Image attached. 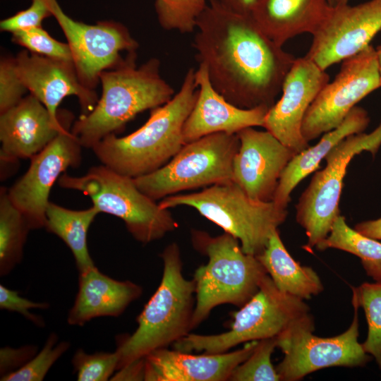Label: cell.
<instances>
[{
	"label": "cell",
	"instance_id": "b9f144b4",
	"mask_svg": "<svg viewBox=\"0 0 381 381\" xmlns=\"http://www.w3.org/2000/svg\"><path fill=\"white\" fill-rule=\"evenodd\" d=\"M376 49L377 62L379 66L380 75V85H381V44L379 45Z\"/></svg>",
	"mask_w": 381,
	"mask_h": 381
},
{
	"label": "cell",
	"instance_id": "ffe728a7",
	"mask_svg": "<svg viewBox=\"0 0 381 381\" xmlns=\"http://www.w3.org/2000/svg\"><path fill=\"white\" fill-rule=\"evenodd\" d=\"M258 341L224 353L194 355L177 349H157L145 358L144 380L225 381L253 352Z\"/></svg>",
	"mask_w": 381,
	"mask_h": 381
},
{
	"label": "cell",
	"instance_id": "7402d4cb",
	"mask_svg": "<svg viewBox=\"0 0 381 381\" xmlns=\"http://www.w3.org/2000/svg\"><path fill=\"white\" fill-rule=\"evenodd\" d=\"M143 293L142 287L131 281H119L102 273L95 266L79 273L78 291L67 322L83 326L93 318L118 317Z\"/></svg>",
	"mask_w": 381,
	"mask_h": 381
},
{
	"label": "cell",
	"instance_id": "4dcf8cb0",
	"mask_svg": "<svg viewBox=\"0 0 381 381\" xmlns=\"http://www.w3.org/2000/svg\"><path fill=\"white\" fill-rule=\"evenodd\" d=\"M277 337L258 340L251 354L232 372V381H279L271 356L277 347Z\"/></svg>",
	"mask_w": 381,
	"mask_h": 381
},
{
	"label": "cell",
	"instance_id": "d590c367",
	"mask_svg": "<svg viewBox=\"0 0 381 381\" xmlns=\"http://www.w3.org/2000/svg\"><path fill=\"white\" fill-rule=\"evenodd\" d=\"M50 16L52 15L45 0H32V4L28 8L1 20L0 30L1 32L13 33L18 30L41 27L42 21Z\"/></svg>",
	"mask_w": 381,
	"mask_h": 381
},
{
	"label": "cell",
	"instance_id": "e0dca14e",
	"mask_svg": "<svg viewBox=\"0 0 381 381\" xmlns=\"http://www.w3.org/2000/svg\"><path fill=\"white\" fill-rule=\"evenodd\" d=\"M236 134L233 181L253 200L273 201L280 176L297 153L267 131L248 127Z\"/></svg>",
	"mask_w": 381,
	"mask_h": 381
},
{
	"label": "cell",
	"instance_id": "f35d334b",
	"mask_svg": "<svg viewBox=\"0 0 381 381\" xmlns=\"http://www.w3.org/2000/svg\"><path fill=\"white\" fill-rule=\"evenodd\" d=\"M145 358L133 362L119 369L111 380H144Z\"/></svg>",
	"mask_w": 381,
	"mask_h": 381
},
{
	"label": "cell",
	"instance_id": "2e32d148",
	"mask_svg": "<svg viewBox=\"0 0 381 381\" xmlns=\"http://www.w3.org/2000/svg\"><path fill=\"white\" fill-rule=\"evenodd\" d=\"M329 81L325 70L312 60L296 58L284 79L282 97L269 109L262 127L297 154L308 148V142L302 134L303 119Z\"/></svg>",
	"mask_w": 381,
	"mask_h": 381
},
{
	"label": "cell",
	"instance_id": "5bb4252c",
	"mask_svg": "<svg viewBox=\"0 0 381 381\" xmlns=\"http://www.w3.org/2000/svg\"><path fill=\"white\" fill-rule=\"evenodd\" d=\"M82 147L71 128H66L30 159L26 172L7 188L8 198L31 230L45 227L51 189L68 168L80 164Z\"/></svg>",
	"mask_w": 381,
	"mask_h": 381
},
{
	"label": "cell",
	"instance_id": "30bf717a",
	"mask_svg": "<svg viewBox=\"0 0 381 381\" xmlns=\"http://www.w3.org/2000/svg\"><path fill=\"white\" fill-rule=\"evenodd\" d=\"M381 145V122L370 133L350 135L327 155L324 169L313 175L296 205L297 222L305 229L311 250L329 234L340 215L339 200L348 165L355 155L368 151L373 156Z\"/></svg>",
	"mask_w": 381,
	"mask_h": 381
},
{
	"label": "cell",
	"instance_id": "f546056e",
	"mask_svg": "<svg viewBox=\"0 0 381 381\" xmlns=\"http://www.w3.org/2000/svg\"><path fill=\"white\" fill-rule=\"evenodd\" d=\"M210 0H156L155 9L158 22L167 30L190 33Z\"/></svg>",
	"mask_w": 381,
	"mask_h": 381
},
{
	"label": "cell",
	"instance_id": "44dd1931",
	"mask_svg": "<svg viewBox=\"0 0 381 381\" xmlns=\"http://www.w3.org/2000/svg\"><path fill=\"white\" fill-rule=\"evenodd\" d=\"M198 93L183 129L184 143L216 133L236 134L248 128L263 126L269 107L243 109L234 105L212 85L206 68L195 70Z\"/></svg>",
	"mask_w": 381,
	"mask_h": 381
},
{
	"label": "cell",
	"instance_id": "484cf974",
	"mask_svg": "<svg viewBox=\"0 0 381 381\" xmlns=\"http://www.w3.org/2000/svg\"><path fill=\"white\" fill-rule=\"evenodd\" d=\"M100 212L95 207L73 210L52 202L46 210V230L61 238L71 250L79 273L95 267L87 246V233Z\"/></svg>",
	"mask_w": 381,
	"mask_h": 381
},
{
	"label": "cell",
	"instance_id": "d6986e66",
	"mask_svg": "<svg viewBox=\"0 0 381 381\" xmlns=\"http://www.w3.org/2000/svg\"><path fill=\"white\" fill-rule=\"evenodd\" d=\"M17 72L24 86L58 118V107L68 96L77 97L81 115L90 113L99 98L95 90L80 82L73 62L51 59L28 50L15 57Z\"/></svg>",
	"mask_w": 381,
	"mask_h": 381
},
{
	"label": "cell",
	"instance_id": "e575fe53",
	"mask_svg": "<svg viewBox=\"0 0 381 381\" xmlns=\"http://www.w3.org/2000/svg\"><path fill=\"white\" fill-rule=\"evenodd\" d=\"M28 92L17 72L15 57L0 60V113L16 105Z\"/></svg>",
	"mask_w": 381,
	"mask_h": 381
},
{
	"label": "cell",
	"instance_id": "4fadbf2b",
	"mask_svg": "<svg viewBox=\"0 0 381 381\" xmlns=\"http://www.w3.org/2000/svg\"><path fill=\"white\" fill-rule=\"evenodd\" d=\"M381 87L376 49L369 45L342 61L339 73L319 92L303 119L307 142L337 127L356 104Z\"/></svg>",
	"mask_w": 381,
	"mask_h": 381
},
{
	"label": "cell",
	"instance_id": "52a82bcc",
	"mask_svg": "<svg viewBox=\"0 0 381 381\" xmlns=\"http://www.w3.org/2000/svg\"><path fill=\"white\" fill-rule=\"evenodd\" d=\"M57 183L89 197L100 213L123 220L131 236L143 244L159 240L179 226L169 210L140 190L133 178L102 164L90 167L81 176L64 173Z\"/></svg>",
	"mask_w": 381,
	"mask_h": 381
},
{
	"label": "cell",
	"instance_id": "8992f818",
	"mask_svg": "<svg viewBox=\"0 0 381 381\" xmlns=\"http://www.w3.org/2000/svg\"><path fill=\"white\" fill-rule=\"evenodd\" d=\"M169 209L186 205L236 238L242 250L258 255L266 247L272 233L288 215L274 201L252 200L235 182L217 183L200 192L169 195L159 202Z\"/></svg>",
	"mask_w": 381,
	"mask_h": 381
},
{
	"label": "cell",
	"instance_id": "603a6c76",
	"mask_svg": "<svg viewBox=\"0 0 381 381\" xmlns=\"http://www.w3.org/2000/svg\"><path fill=\"white\" fill-rule=\"evenodd\" d=\"M330 6L327 0H258L250 15L271 40L283 47L296 35H313Z\"/></svg>",
	"mask_w": 381,
	"mask_h": 381
},
{
	"label": "cell",
	"instance_id": "1f68e13d",
	"mask_svg": "<svg viewBox=\"0 0 381 381\" xmlns=\"http://www.w3.org/2000/svg\"><path fill=\"white\" fill-rule=\"evenodd\" d=\"M69 342H58L56 333H51L40 351L17 370L1 377V381H42L55 362L69 349Z\"/></svg>",
	"mask_w": 381,
	"mask_h": 381
},
{
	"label": "cell",
	"instance_id": "7c38bea8",
	"mask_svg": "<svg viewBox=\"0 0 381 381\" xmlns=\"http://www.w3.org/2000/svg\"><path fill=\"white\" fill-rule=\"evenodd\" d=\"M45 1L65 35L77 75L86 87L95 90L103 71L116 68L136 55L139 44L120 22L86 24L69 17L57 0Z\"/></svg>",
	"mask_w": 381,
	"mask_h": 381
},
{
	"label": "cell",
	"instance_id": "ee69618b",
	"mask_svg": "<svg viewBox=\"0 0 381 381\" xmlns=\"http://www.w3.org/2000/svg\"><path fill=\"white\" fill-rule=\"evenodd\" d=\"M334 1L335 0H327V1L329 2V4L332 6H333L334 4Z\"/></svg>",
	"mask_w": 381,
	"mask_h": 381
},
{
	"label": "cell",
	"instance_id": "836d02e7",
	"mask_svg": "<svg viewBox=\"0 0 381 381\" xmlns=\"http://www.w3.org/2000/svg\"><path fill=\"white\" fill-rule=\"evenodd\" d=\"M71 361L78 381H107L117 370L119 356L116 350L90 354L79 349Z\"/></svg>",
	"mask_w": 381,
	"mask_h": 381
},
{
	"label": "cell",
	"instance_id": "3957f363",
	"mask_svg": "<svg viewBox=\"0 0 381 381\" xmlns=\"http://www.w3.org/2000/svg\"><path fill=\"white\" fill-rule=\"evenodd\" d=\"M135 59L133 56L101 73L102 95L96 105L71 127L83 147L92 149L104 137L121 131L139 113L174 97V90L161 75L159 60L152 58L137 66Z\"/></svg>",
	"mask_w": 381,
	"mask_h": 381
},
{
	"label": "cell",
	"instance_id": "74e56055",
	"mask_svg": "<svg viewBox=\"0 0 381 381\" xmlns=\"http://www.w3.org/2000/svg\"><path fill=\"white\" fill-rule=\"evenodd\" d=\"M37 353L35 345H25L20 348L6 346L0 349L1 377L22 368Z\"/></svg>",
	"mask_w": 381,
	"mask_h": 381
},
{
	"label": "cell",
	"instance_id": "4316f807",
	"mask_svg": "<svg viewBox=\"0 0 381 381\" xmlns=\"http://www.w3.org/2000/svg\"><path fill=\"white\" fill-rule=\"evenodd\" d=\"M315 248L339 249L358 257L366 274L381 282V242L351 228L344 217L339 215L335 219L329 235Z\"/></svg>",
	"mask_w": 381,
	"mask_h": 381
},
{
	"label": "cell",
	"instance_id": "ba28073f",
	"mask_svg": "<svg viewBox=\"0 0 381 381\" xmlns=\"http://www.w3.org/2000/svg\"><path fill=\"white\" fill-rule=\"evenodd\" d=\"M310 313L304 300L280 291L267 274L256 294L234 313L229 331L216 334L189 333L174 344L175 349L219 353L255 340L277 337Z\"/></svg>",
	"mask_w": 381,
	"mask_h": 381
},
{
	"label": "cell",
	"instance_id": "7a4b0ae2",
	"mask_svg": "<svg viewBox=\"0 0 381 381\" xmlns=\"http://www.w3.org/2000/svg\"><path fill=\"white\" fill-rule=\"evenodd\" d=\"M198 93L195 70L188 69L179 91L167 103L150 110L147 121L123 137L110 134L92 148L101 164L137 178L167 164L184 145L183 129Z\"/></svg>",
	"mask_w": 381,
	"mask_h": 381
},
{
	"label": "cell",
	"instance_id": "cb8c5ba5",
	"mask_svg": "<svg viewBox=\"0 0 381 381\" xmlns=\"http://www.w3.org/2000/svg\"><path fill=\"white\" fill-rule=\"evenodd\" d=\"M369 122L367 111L356 106L337 127L324 133L317 144L296 154L280 176L273 201L286 209L296 186L319 168L321 161L337 144L350 135L363 132Z\"/></svg>",
	"mask_w": 381,
	"mask_h": 381
},
{
	"label": "cell",
	"instance_id": "8d00e7d4",
	"mask_svg": "<svg viewBox=\"0 0 381 381\" xmlns=\"http://www.w3.org/2000/svg\"><path fill=\"white\" fill-rule=\"evenodd\" d=\"M47 303L34 302L26 298L20 296L18 291L10 289L3 284H0V308L11 312H16L22 315L37 326L43 327L44 321L41 316L31 312L32 308H48Z\"/></svg>",
	"mask_w": 381,
	"mask_h": 381
},
{
	"label": "cell",
	"instance_id": "f1b7e54d",
	"mask_svg": "<svg viewBox=\"0 0 381 381\" xmlns=\"http://www.w3.org/2000/svg\"><path fill=\"white\" fill-rule=\"evenodd\" d=\"M351 303L365 313L368 334L361 344L381 370V282H364L352 287Z\"/></svg>",
	"mask_w": 381,
	"mask_h": 381
},
{
	"label": "cell",
	"instance_id": "ac0fdd59",
	"mask_svg": "<svg viewBox=\"0 0 381 381\" xmlns=\"http://www.w3.org/2000/svg\"><path fill=\"white\" fill-rule=\"evenodd\" d=\"M73 119L54 118L33 95L25 96L14 107L0 113L1 164L31 159L61 131L70 128Z\"/></svg>",
	"mask_w": 381,
	"mask_h": 381
},
{
	"label": "cell",
	"instance_id": "277c9868",
	"mask_svg": "<svg viewBox=\"0 0 381 381\" xmlns=\"http://www.w3.org/2000/svg\"><path fill=\"white\" fill-rule=\"evenodd\" d=\"M160 257L164 265L162 280L138 316L135 332L121 339L117 346V370L153 351L167 348L193 329L195 286L193 279L183 275L179 245L170 243Z\"/></svg>",
	"mask_w": 381,
	"mask_h": 381
},
{
	"label": "cell",
	"instance_id": "60d3db41",
	"mask_svg": "<svg viewBox=\"0 0 381 381\" xmlns=\"http://www.w3.org/2000/svg\"><path fill=\"white\" fill-rule=\"evenodd\" d=\"M225 7L236 13L250 14L258 0H217Z\"/></svg>",
	"mask_w": 381,
	"mask_h": 381
},
{
	"label": "cell",
	"instance_id": "7bdbcfd3",
	"mask_svg": "<svg viewBox=\"0 0 381 381\" xmlns=\"http://www.w3.org/2000/svg\"><path fill=\"white\" fill-rule=\"evenodd\" d=\"M349 0H335L334 5H342L349 3Z\"/></svg>",
	"mask_w": 381,
	"mask_h": 381
},
{
	"label": "cell",
	"instance_id": "83f0119b",
	"mask_svg": "<svg viewBox=\"0 0 381 381\" xmlns=\"http://www.w3.org/2000/svg\"><path fill=\"white\" fill-rule=\"evenodd\" d=\"M26 219L12 203L7 188L0 189V275L9 274L20 262L28 232Z\"/></svg>",
	"mask_w": 381,
	"mask_h": 381
},
{
	"label": "cell",
	"instance_id": "8fae6325",
	"mask_svg": "<svg viewBox=\"0 0 381 381\" xmlns=\"http://www.w3.org/2000/svg\"><path fill=\"white\" fill-rule=\"evenodd\" d=\"M353 318L349 328L332 337L313 334L314 319L308 313L277 337L284 358L276 370L282 381H298L307 375L330 367H364L373 357L358 342L359 307L352 303Z\"/></svg>",
	"mask_w": 381,
	"mask_h": 381
},
{
	"label": "cell",
	"instance_id": "ab89813d",
	"mask_svg": "<svg viewBox=\"0 0 381 381\" xmlns=\"http://www.w3.org/2000/svg\"><path fill=\"white\" fill-rule=\"evenodd\" d=\"M354 229L364 236L381 241V217L358 223Z\"/></svg>",
	"mask_w": 381,
	"mask_h": 381
},
{
	"label": "cell",
	"instance_id": "9a60e30c",
	"mask_svg": "<svg viewBox=\"0 0 381 381\" xmlns=\"http://www.w3.org/2000/svg\"><path fill=\"white\" fill-rule=\"evenodd\" d=\"M380 30L381 0L330 6L305 56L326 71L363 51Z\"/></svg>",
	"mask_w": 381,
	"mask_h": 381
},
{
	"label": "cell",
	"instance_id": "5b68a950",
	"mask_svg": "<svg viewBox=\"0 0 381 381\" xmlns=\"http://www.w3.org/2000/svg\"><path fill=\"white\" fill-rule=\"evenodd\" d=\"M190 238L193 248L208 258L205 265L195 270L193 278V329L218 306H243L258 291L267 273L258 258L246 253L239 241L226 232L212 236L205 231L192 230Z\"/></svg>",
	"mask_w": 381,
	"mask_h": 381
},
{
	"label": "cell",
	"instance_id": "d6a6232c",
	"mask_svg": "<svg viewBox=\"0 0 381 381\" xmlns=\"http://www.w3.org/2000/svg\"><path fill=\"white\" fill-rule=\"evenodd\" d=\"M11 35L13 43L25 47L30 52L51 59L73 62L68 43L56 40L42 26L16 31Z\"/></svg>",
	"mask_w": 381,
	"mask_h": 381
},
{
	"label": "cell",
	"instance_id": "9c48e42d",
	"mask_svg": "<svg viewBox=\"0 0 381 381\" xmlns=\"http://www.w3.org/2000/svg\"><path fill=\"white\" fill-rule=\"evenodd\" d=\"M239 147L237 134L216 133L184 144L157 170L133 178L154 200L181 190L233 181V160Z\"/></svg>",
	"mask_w": 381,
	"mask_h": 381
},
{
	"label": "cell",
	"instance_id": "6da1fadb",
	"mask_svg": "<svg viewBox=\"0 0 381 381\" xmlns=\"http://www.w3.org/2000/svg\"><path fill=\"white\" fill-rule=\"evenodd\" d=\"M213 87L243 109L270 108L296 57L271 40L250 14L210 0L198 17L193 42Z\"/></svg>",
	"mask_w": 381,
	"mask_h": 381
},
{
	"label": "cell",
	"instance_id": "d4e9b609",
	"mask_svg": "<svg viewBox=\"0 0 381 381\" xmlns=\"http://www.w3.org/2000/svg\"><path fill=\"white\" fill-rule=\"evenodd\" d=\"M256 257L276 286L284 293L308 300L324 289L317 272L291 257L278 229L272 233L265 248Z\"/></svg>",
	"mask_w": 381,
	"mask_h": 381
}]
</instances>
